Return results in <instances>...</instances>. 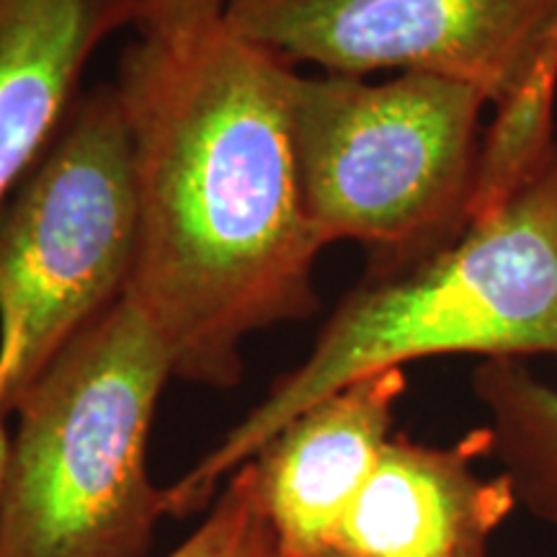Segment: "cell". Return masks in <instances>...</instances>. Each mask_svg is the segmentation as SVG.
I'll use <instances>...</instances> for the list:
<instances>
[{
  "label": "cell",
  "mask_w": 557,
  "mask_h": 557,
  "mask_svg": "<svg viewBox=\"0 0 557 557\" xmlns=\"http://www.w3.org/2000/svg\"><path fill=\"white\" fill-rule=\"evenodd\" d=\"M284 60L225 21L189 47L139 37L116 75L137 189L129 302L171 354L173 377H243V344L315 315L318 253L299 197Z\"/></svg>",
  "instance_id": "1"
},
{
  "label": "cell",
  "mask_w": 557,
  "mask_h": 557,
  "mask_svg": "<svg viewBox=\"0 0 557 557\" xmlns=\"http://www.w3.org/2000/svg\"><path fill=\"white\" fill-rule=\"evenodd\" d=\"M447 354H557V139L517 189L442 253L398 276L361 278L308 357L184 478L163 487L165 513L201 511L222 480L325 395L374 372Z\"/></svg>",
  "instance_id": "2"
},
{
  "label": "cell",
  "mask_w": 557,
  "mask_h": 557,
  "mask_svg": "<svg viewBox=\"0 0 557 557\" xmlns=\"http://www.w3.org/2000/svg\"><path fill=\"white\" fill-rule=\"evenodd\" d=\"M171 354L129 297L78 333L18 400L0 557H145L165 517L148 436Z\"/></svg>",
  "instance_id": "3"
},
{
  "label": "cell",
  "mask_w": 557,
  "mask_h": 557,
  "mask_svg": "<svg viewBox=\"0 0 557 557\" xmlns=\"http://www.w3.org/2000/svg\"><path fill=\"white\" fill-rule=\"evenodd\" d=\"M485 96L465 83L400 73L287 78V114L305 214L320 246L367 250V278L410 271L472 222Z\"/></svg>",
  "instance_id": "4"
},
{
  "label": "cell",
  "mask_w": 557,
  "mask_h": 557,
  "mask_svg": "<svg viewBox=\"0 0 557 557\" xmlns=\"http://www.w3.org/2000/svg\"><path fill=\"white\" fill-rule=\"evenodd\" d=\"M225 26L287 65L364 78L442 75L496 109L472 220L493 212L555 143L557 0H227Z\"/></svg>",
  "instance_id": "5"
},
{
  "label": "cell",
  "mask_w": 557,
  "mask_h": 557,
  "mask_svg": "<svg viewBox=\"0 0 557 557\" xmlns=\"http://www.w3.org/2000/svg\"><path fill=\"white\" fill-rule=\"evenodd\" d=\"M135 152L114 83L86 90L0 205V416L94 320L127 297Z\"/></svg>",
  "instance_id": "6"
},
{
  "label": "cell",
  "mask_w": 557,
  "mask_h": 557,
  "mask_svg": "<svg viewBox=\"0 0 557 557\" xmlns=\"http://www.w3.org/2000/svg\"><path fill=\"white\" fill-rule=\"evenodd\" d=\"M485 429L449 447L393 434L329 545L315 557H487L519 508L504 472L483 478Z\"/></svg>",
  "instance_id": "7"
},
{
  "label": "cell",
  "mask_w": 557,
  "mask_h": 557,
  "mask_svg": "<svg viewBox=\"0 0 557 557\" xmlns=\"http://www.w3.org/2000/svg\"><path fill=\"white\" fill-rule=\"evenodd\" d=\"M406 389L403 367L361 377L284 423L248 459L284 557L323 553L393 438Z\"/></svg>",
  "instance_id": "8"
},
{
  "label": "cell",
  "mask_w": 557,
  "mask_h": 557,
  "mask_svg": "<svg viewBox=\"0 0 557 557\" xmlns=\"http://www.w3.org/2000/svg\"><path fill=\"white\" fill-rule=\"evenodd\" d=\"M148 0H0V205L78 99L111 34L143 26Z\"/></svg>",
  "instance_id": "9"
},
{
  "label": "cell",
  "mask_w": 557,
  "mask_h": 557,
  "mask_svg": "<svg viewBox=\"0 0 557 557\" xmlns=\"http://www.w3.org/2000/svg\"><path fill=\"white\" fill-rule=\"evenodd\" d=\"M470 385L485 410L487 459L511 480L519 508L557 529V387L521 359H485Z\"/></svg>",
  "instance_id": "10"
},
{
  "label": "cell",
  "mask_w": 557,
  "mask_h": 557,
  "mask_svg": "<svg viewBox=\"0 0 557 557\" xmlns=\"http://www.w3.org/2000/svg\"><path fill=\"white\" fill-rule=\"evenodd\" d=\"M165 557H282L248 462L225 480V487L214 496L212 511L191 537Z\"/></svg>",
  "instance_id": "11"
},
{
  "label": "cell",
  "mask_w": 557,
  "mask_h": 557,
  "mask_svg": "<svg viewBox=\"0 0 557 557\" xmlns=\"http://www.w3.org/2000/svg\"><path fill=\"white\" fill-rule=\"evenodd\" d=\"M227 0H148L139 37L156 45L189 47L225 21Z\"/></svg>",
  "instance_id": "12"
},
{
  "label": "cell",
  "mask_w": 557,
  "mask_h": 557,
  "mask_svg": "<svg viewBox=\"0 0 557 557\" xmlns=\"http://www.w3.org/2000/svg\"><path fill=\"white\" fill-rule=\"evenodd\" d=\"M9 449H11V434L5 431V418L0 416V504H3L5 470H9Z\"/></svg>",
  "instance_id": "13"
},
{
  "label": "cell",
  "mask_w": 557,
  "mask_h": 557,
  "mask_svg": "<svg viewBox=\"0 0 557 557\" xmlns=\"http://www.w3.org/2000/svg\"><path fill=\"white\" fill-rule=\"evenodd\" d=\"M282 557H284V555H282Z\"/></svg>",
  "instance_id": "14"
}]
</instances>
